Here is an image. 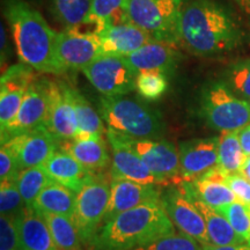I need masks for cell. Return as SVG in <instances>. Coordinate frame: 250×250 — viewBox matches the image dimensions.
Instances as JSON below:
<instances>
[{
  "mask_svg": "<svg viewBox=\"0 0 250 250\" xmlns=\"http://www.w3.org/2000/svg\"><path fill=\"white\" fill-rule=\"evenodd\" d=\"M180 39L193 55L214 57L236 49L243 33L233 15L214 0H184Z\"/></svg>",
  "mask_w": 250,
  "mask_h": 250,
  "instance_id": "cell-1",
  "label": "cell"
},
{
  "mask_svg": "<svg viewBox=\"0 0 250 250\" xmlns=\"http://www.w3.org/2000/svg\"><path fill=\"white\" fill-rule=\"evenodd\" d=\"M4 14L21 62L41 73H65L56 50L58 33L39 11L23 0H6Z\"/></svg>",
  "mask_w": 250,
  "mask_h": 250,
  "instance_id": "cell-2",
  "label": "cell"
},
{
  "mask_svg": "<svg viewBox=\"0 0 250 250\" xmlns=\"http://www.w3.org/2000/svg\"><path fill=\"white\" fill-rule=\"evenodd\" d=\"M175 233L160 203H147L122 212L104 223L94 239L93 250H133Z\"/></svg>",
  "mask_w": 250,
  "mask_h": 250,
  "instance_id": "cell-3",
  "label": "cell"
},
{
  "mask_svg": "<svg viewBox=\"0 0 250 250\" xmlns=\"http://www.w3.org/2000/svg\"><path fill=\"white\" fill-rule=\"evenodd\" d=\"M100 115L108 129L134 139H162V115L146 103L124 96H101Z\"/></svg>",
  "mask_w": 250,
  "mask_h": 250,
  "instance_id": "cell-4",
  "label": "cell"
},
{
  "mask_svg": "<svg viewBox=\"0 0 250 250\" xmlns=\"http://www.w3.org/2000/svg\"><path fill=\"white\" fill-rule=\"evenodd\" d=\"M199 114L211 129L219 132H239L250 123V103L240 99L223 81L203 87Z\"/></svg>",
  "mask_w": 250,
  "mask_h": 250,
  "instance_id": "cell-5",
  "label": "cell"
},
{
  "mask_svg": "<svg viewBox=\"0 0 250 250\" xmlns=\"http://www.w3.org/2000/svg\"><path fill=\"white\" fill-rule=\"evenodd\" d=\"M184 0H129L127 18L156 42L181 43L180 18Z\"/></svg>",
  "mask_w": 250,
  "mask_h": 250,
  "instance_id": "cell-6",
  "label": "cell"
},
{
  "mask_svg": "<svg viewBox=\"0 0 250 250\" xmlns=\"http://www.w3.org/2000/svg\"><path fill=\"white\" fill-rule=\"evenodd\" d=\"M110 183L104 174H95L77 192L76 211L72 218L85 246H93L94 239L104 221Z\"/></svg>",
  "mask_w": 250,
  "mask_h": 250,
  "instance_id": "cell-7",
  "label": "cell"
},
{
  "mask_svg": "<svg viewBox=\"0 0 250 250\" xmlns=\"http://www.w3.org/2000/svg\"><path fill=\"white\" fill-rule=\"evenodd\" d=\"M90 85L102 96H124L136 89L138 73L122 56L101 55L83 70Z\"/></svg>",
  "mask_w": 250,
  "mask_h": 250,
  "instance_id": "cell-8",
  "label": "cell"
},
{
  "mask_svg": "<svg viewBox=\"0 0 250 250\" xmlns=\"http://www.w3.org/2000/svg\"><path fill=\"white\" fill-rule=\"evenodd\" d=\"M129 146L145 162L162 187L182 183L179 149L165 139H134L125 137Z\"/></svg>",
  "mask_w": 250,
  "mask_h": 250,
  "instance_id": "cell-9",
  "label": "cell"
},
{
  "mask_svg": "<svg viewBox=\"0 0 250 250\" xmlns=\"http://www.w3.org/2000/svg\"><path fill=\"white\" fill-rule=\"evenodd\" d=\"M50 79L35 78L24 94L14 121L1 130V144L11 137L45 126L49 112Z\"/></svg>",
  "mask_w": 250,
  "mask_h": 250,
  "instance_id": "cell-10",
  "label": "cell"
},
{
  "mask_svg": "<svg viewBox=\"0 0 250 250\" xmlns=\"http://www.w3.org/2000/svg\"><path fill=\"white\" fill-rule=\"evenodd\" d=\"M161 204L181 233L195 239L203 247L211 245L204 219L180 184L169 186L162 191Z\"/></svg>",
  "mask_w": 250,
  "mask_h": 250,
  "instance_id": "cell-11",
  "label": "cell"
},
{
  "mask_svg": "<svg viewBox=\"0 0 250 250\" xmlns=\"http://www.w3.org/2000/svg\"><path fill=\"white\" fill-rule=\"evenodd\" d=\"M57 58L62 70H81L102 55L99 35L78 28H65L57 34Z\"/></svg>",
  "mask_w": 250,
  "mask_h": 250,
  "instance_id": "cell-12",
  "label": "cell"
},
{
  "mask_svg": "<svg viewBox=\"0 0 250 250\" xmlns=\"http://www.w3.org/2000/svg\"><path fill=\"white\" fill-rule=\"evenodd\" d=\"M1 145L12 152L19 169L22 170L44 165L50 156L57 151L61 143L48 127L42 126L11 137Z\"/></svg>",
  "mask_w": 250,
  "mask_h": 250,
  "instance_id": "cell-13",
  "label": "cell"
},
{
  "mask_svg": "<svg viewBox=\"0 0 250 250\" xmlns=\"http://www.w3.org/2000/svg\"><path fill=\"white\" fill-rule=\"evenodd\" d=\"M46 127L61 144L76 138L78 124L72 87L65 81L50 80Z\"/></svg>",
  "mask_w": 250,
  "mask_h": 250,
  "instance_id": "cell-14",
  "label": "cell"
},
{
  "mask_svg": "<svg viewBox=\"0 0 250 250\" xmlns=\"http://www.w3.org/2000/svg\"><path fill=\"white\" fill-rule=\"evenodd\" d=\"M105 136L110 144L112 154L111 180H130L144 184L160 186L145 162L130 147L124 136L110 129H107Z\"/></svg>",
  "mask_w": 250,
  "mask_h": 250,
  "instance_id": "cell-15",
  "label": "cell"
},
{
  "mask_svg": "<svg viewBox=\"0 0 250 250\" xmlns=\"http://www.w3.org/2000/svg\"><path fill=\"white\" fill-rule=\"evenodd\" d=\"M34 70L28 65H12L0 79V125L5 130L17 117L23 96L33 83Z\"/></svg>",
  "mask_w": 250,
  "mask_h": 250,
  "instance_id": "cell-16",
  "label": "cell"
},
{
  "mask_svg": "<svg viewBox=\"0 0 250 250\" xmlns=\"http://www.w3.org/2000/svg\"><path fill=\"white\" fill-rule=\"evenodd\" d=\"M219 137L180 143L179 154L182 182H193L218 166Z\"/></svg>",
  "mask_w": 250,
  "mask_h": 250,
  "instance_id": "cell-17",
  "label": "cell"
},
{
  "mask_svg": "<svg viewBox=\"0 0 250 250\" xmlns=\"http://www.w3.org/2000/svg\"><path fill=\"white\" fill-rule=\"evenodd\" d=\"M160 187L158 184H144L130 180H111L110 198L103 224L137 206L147 203H160L162 196Z\"/></svg>",
  "mask_w": 250,
  "mask_h": 250,
  "instance_id": "cell-18",
  "label": "cell"
},
{
  "mask_svg": "<svg viewBox=\"0 0 250 250\" xmlns=\"http://www.w3.org/2000/svg\"><path fill=\"white\" fill-rule=\"evenodd\" d=\"M125 58L137 73L160 72L169 76L176 70L180 54L170 44L152 41Z\"/></svg>",
  "mask_w": 250,
  "mask_h": 250,
  "instance_id": "cell-19",
  "label": "cell"
},
{
  "mask_svg": "<svg viewBox=\"0 0 250 250\" xmlns=\"http://www.w3.org/2000/svg\"><path fill=\"white\" fill-rule=\"evenodd\" d=\"M181 188L189 199L193 203L196 208L204 219L208 235L210 237L211 245L213 246H232V245H245L246 240L235 232V229L229 224V221L219 213L212 206L205 204L195 195L190 182L180 183Z\"/></svg>",
  "mask_w": 250,
  "mask_h": 250,
  "instance_id": "cell-20",
  "label": "cell"
},
{
  "mask_svg": "<svg viewBox=\"0 0 250 250\" xmlns=\"http://www.w3.org/2000/svg\"><path fill=\"white\" fill-rule=\"evenodd\" d=\"M100 39L102 55L122 57H126L153 41L148 34L131 21L107 28Z\"/></svg>",
  "mask_w": 250,
  "mask_h": 250,
  "instance_id": "cell-21",
  "label": "cell"
},
{
  "mask_svg": "<svg viewBox=\"0 0 250 250\" xmlns=\"http://www.w3.org/2000/svg\"><path fill=\"white\" fill-rule=\"evenodd\" d=\"M15 220L22 250H61L43 215L33 206H26Z\"/></svg>",
  "mask_w": 250,
  "mask_h": 250,
  "instance_id": "cell-22",
  "label": "cell"
},
{
  "mask_svg": "<svg viewBox=\"0 0 250 250\" xmlns=\"http://www.w3.org/2000/svg\"><path fill=\"white\" fill-rule=\"evenodd\" d=\"M62 151L68 153L93 174H104L110 165L104 136L83 137L61 144Z\"/></svg>",
  "mask_w": 250,
  "mask_h": 250,
  "instance_id": "cell-23",
  "label": "cell"
},
{
  "mask_svg": "<svg viewBox=\"0 0 250 250\" xmlns=\"http://www.w3.org/2000/svg\"><path fill=\"white\" fill-rule=\"evenodd\" d=\"M42 167L55 182L68 188L76 193L95 175L62 149L56 151Z\"/></svg>",
  "mask_w": 250,
  "mask_h": 250,
  "instance_id": "cell-24",
  "label": "cell"
},
{
  "mask_svg": "<svg viewBox=\"0 0 250 250\" xmlns=\"http://www.w3.org/2000/svg\"><path fill=\"white\" fill-rule=\"evenodd\" d=\"M226 177L227 175L217 166L190 184L192 191L202 202L218 208L239 201L233 190L227 186Z\"/></svg>",
  "mask_w": 250,
  "mask_h": 250,
  "instance_id": "cell-25",
  "label": "cell"
},
{
  "mask_svg": "<svg viewBox=\"0 0 250 250\" xmlns=\"http://www.w3.org/2000/svg\"><path fill=\"white\" fill-rule=\"evenodd\" d=\"M77 193L57 182H51L37 196L33 208L39 212L73 218Z\"/></svg>",
  "mask_w": 250,
  "mask_h": 250,
  "instance_id": "cell-26",
  "label": "cell"
},
{
  "mask_svg": "<svg viewBox=\"0 0 250 250\" xmlns=\"http://www.w3.org/2000/svg\"><path fill=\"white\" fill-rule=\"evenodd\" d=\"M48 224L56 245L61 250H83L85 243L71 218L41 212Z\"/></svg>",
  "mask_w": 250,
  "mask_h": 250,
  "instance_id": "cell-27",
  "label": "cell"
},
{
  "mask_svg": "<svg viewBox=\"0 0 250 250\" xmlns=\"http://www.w3.org/2000/svg\"><path fill=\"white\" fill-rule=\"evenodd\" d=\"M72 95H73L78 124L76 138L104 136L107 131L104 130L102 117L95 111V109L92 107V104L87 101V99L80 92L72 88Z\"/></svg>",
  "mask_w": 250,
  "mask_h": 250,
  "instance_id": "cell-28",
  "label": "cell"
},
{
  "mask_svg": "<svg viewBox=\"0 0 250 250\" xmlns=\"http://www.w3.org/2000/svg\"><path fill=\"white\" fill-rule=\"evenodd\" d=\"M245 159L239 132H221L219 137L218 167L226 175L240 173Z\"/></svg>",
  "mask_w": 250,
  "mask_h": 250,
  "instance_id": "cell-29",
  "label": "cell"
},
{
  "mask_svg": "<svg viewBox=\"0 0 250 250\" xmlns=\"http://www.w3.org/2000/svg\"><path fill=\"white\" fill-rule=\"evenodd\" d=\"M51 182H54V180L49 176L42 166L20 170L15 179V184L26 206H33L37 196Z\"/></svg>",
  "mask_w": 250,
  "mask_h": 250,
  "instance_id": "cell-30",
  "label": "cell"
},
{
  "mask_svg": "<svg viewBox=\"0 0 250 250\" xmlns=\"http://www.w3.org/2000/svg\"><path fill=\"white\" fill-rule=\"evenodd\" d=\"M93 0H51V12L65 28H74L89 17Z\"/></svg>",
  "mask_w": 250,
  "mask_h": 250,
  "instance_id": "cell-31",
  "label": "cell"
},
{
  "mask_svg": "<svg viewBox=\"0 0 250 250\" xmlns=\"http://www.w3.org/2000/svg\"><path fill=\"white\" fill-rule=\"evenodd\" d=\"M223 83L240 99L250 101V59L230 64L223 73Z\"/></svg>",
  "mask_w": 250,
  "mask_h": 250,
  "instance_id": "cell-32",
  "label": "cell"
},
{
  "mask_svg": "<svg viewBox=\"0 0 250 250\" xmlns=\"http://www.w3.org/2000/svg\"><path fill=\"white\" fill-rule=\"evenodd\" d=\"M127 2L129 0H93L89 18L102 21L107 28L126 22Z\"/></svg>",
  "mask_w": 250,
  "mask_h": 250,
  "instance_id": "cell-33",
  "label": "cell"
},
{
  "mask_svg": "<svg viewBox=\"0 0 250 250\" xmlns=\"http://www.w3.org/2000/svg\"><path fill=\"white\" fill-rule=\"evenodd\" d=\"M168 88L167 76L160 72H142L136 79V90L146 101H156Z\"/></svg>",
  "mask_w": 250,
  "mask_h": 250,
  "instance_id": "cell-34",
  "label": "cell"
},
{
  "mask_svg": "<svg viewBox=\"0 0 250 250\" xmlns=\"http://www.w3.org/2000/svg\"><path fill=\"white\" fill-rule=\"evenodd\" d=\"M229 221L235 232L250 246V206L236 201L229 205L215 208Z\"/></svg>",
  "mask_w": 250,
  "mask_h": 250,
  "instance_id": "cell-35",
  "label": "cell"
},
{
  "mask_svg": "<svg viewBox=\"0 0 250 250\" xmlns=\"http://www.w3.org/2000/svg\"><path fill=\"white\" fill-rule=\"evenodd\" d=\"M26 204L15 184V180L1 181L0 184V212L1 215L17 218L22 213Z\"/></svg>",
  "mask_w": 250,
  "mask_h": 250,
  "instance_id": "cell-36",
  "label": "cell"
},
{
  "mask_svg": "<svg viewBox=\"0 0 250 250\" xmlns=\"http://www.w3.org/2000/svg\"><path fill=\"white\" fill-rule=\"evenodd\" d=\"M133 250H203V246L192 237L182 233H174L156 240L151 245Z\"/></svg>",
  "mask_w": 250,
  "mask_h": 250,
  "instance_id": "cell-37",
  "label": "cell"
},
{
  "mask_svg": "<svg viewBox=\"0 0 250 250\" xmlns=\"http://www.w3.org/2000/svg\"><path fill=\"white\" fill-rule=\"evenodd\" d=\"M0 250H22L19 237L17 220L13 217H0Z\"/></svg>",
  "mask_w": 250,
  "mask_h": 250,
  "instance_id": "cell-38",
  "label": "cell"
},
{
  "mask_svg": "<svg viewBox=\"0 0 250 250\" xmlns=\"http://www.w3.org/2000/svg\"><path fill=\"white\" fill-rule=\"evenodd\" d=\"M226 183L240 202L250 206V181L247 177L241 173L227 175Z\"/></svg>",
  "mask_w": 250,
  "mask_h": 250,
  "instance_id": "cell-39",
  "label": "cell"
},
{
  "mask_svg": "<svg viewBox=\"0 0 250 250\" xmlns=\"http://www.w3.org/2000/svg\"><path fill=\"white\" fill-rule=\"evenodd\" d=\"M19 173H20V169H19L14 155L6 146L1 145V149H0V180H15Z\"/></svg>",
  "mask_w": 250,
  "mask_h": 250,
  "instance_id": "cell-40",
  "label": "cell"
},
{
  "mask_svg": "<svg viewBox=\"0 0 250 250\" xmlns=\"http://www.w3.org/2000/svg\"><path fill=\"white\" fill-rule=\"evenodd\" d=\"M239 137L245 154L250 155V123L243 127L241 131H239Z\"/></svg>",
  "mask_w": 250,
  "mask_h": 250,
  "instance_id": "cell-41",
  "label": "cell"
},
{
  "mask_svg": "<svg viewBox=\"0 0 250 250\" xmlns=\"http://www.w3.org/2000/svg\"><path fill=\"white\" fill-rule=\"evenodd\" d=\"M203 250H250V246L247 245H232V246H204Z\"/></svg>",
  "mask_w": 250,
  "mask_h": 250,
  "instance_id": "cell-42",
  "label": "cell"
},
{
  "mask_svg": "<svg viewBox=\"0 0 250 250\" xmlns=\"http://www.w3.org/2000/svg\"><path fill=\"white\" fill-rule=\"evenodd\" d=\"M240 173L250 181V155H246V159L245 161H243L241 171H240Z\"/></svg>",
  "mask_w": 250,
  "mask_h": 250,
  "instance_id": "cell-43",
  "label": "cell"
},
{
  "mask_svg": "<svg viewBox=\"0 0 250 250\" xmlns=\"http://www.w3.org/2000/svg\"><path fill=\"white\" fill-rule=\"evenodd\" d=\"M237 4L242 8L245 13L250 15V0H236Z\"/></svg>",
  "mask_w": 250,
  "mask_h": 250,
  "instance_id": "cell-44",
  "label": "cell"
},
{
  "mask_svg": "<svg viewBox=\"0 0 250 250\" xmlns=\"http://www.w3.org/2000/svg\"><path fill=\"white\" fill-rule=\"evenodd\" d=\"M249 103H250V101H249Z\"/></svg>",
  "mask_w": 250,
  "mask_h": 250,
  "instance_id": "cell-45",
  "label": "cell"
}]
</instances>
